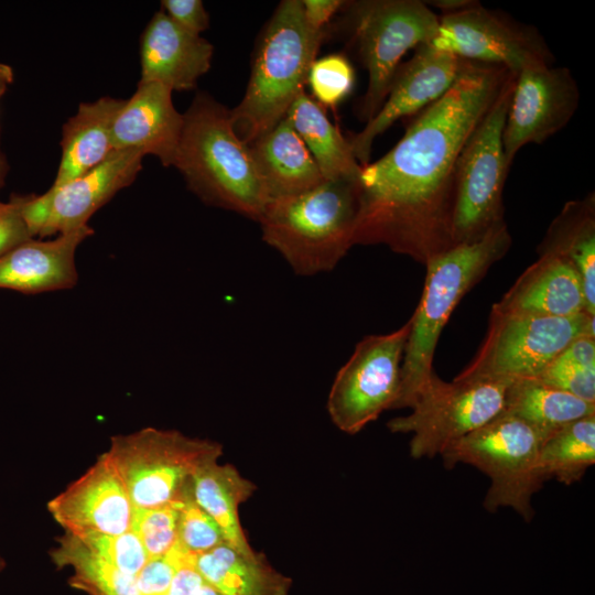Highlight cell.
<instances>
[{"mask_svg": "<svg viewBox=\"0 0 595 595\" xmlns=\"http://www.w3.org/2000/svg\"><path fill=\"white\" fill-rule=\"evenodd\" d=\"M511 74L466 61L454 85L420 112L399 142L361 166L354 245L383 244L424 261L452 247L459 153Z\"/></svg>", "mask_w": 595, "mask_h": 595, "instance_id": "cell-1", "label": "cell"}, {"mask_svg": "<svg viewBox=\"0 0 595 595\" xmlns=\"http://www.w3.org/2000/svg\"><path fill=\"white\" fill-rule=\"evenodd\" d=\"M183 118L173 166L188 188L208 205L258 221L269 197L249 145L234 130L229 110L199 93Z\"/></svg>", "mask_w": 595, "mask_h": 595, "instance_id": "cell-2", "label": "cell"}, {"mask_svg": "<svg viewBox=\"0 0 595 595\" xmlns=\"http://www.w3.org/2000/svg\"><path fill=\"white\" fill-rule=\"evenodd\" d=\"M511 237L501 224L473 242L454 245L431 256L421 301L410 318L400 372V387L392 409L411 408L435 376L433 357L444 325L462 298L509 249Z\"/></svg>", "mask_w": 595, "mask_h": 595, "instance_id": "cell-3", "label": "cell"}, {"mask_svg": "<svg viewBox=\"0 0 595 595\" xmlns=\"http://www.w3.org/2000/svg\"><path fill=\"white\" fill-rule=\"evenodd\" d=\"M326 30L311 28L301 0H283L266 25L244 98L229 110L236 134L250 144L271 130L304 90Z\"/></svg>", "mask_w": 595, "mask_h": 595, "instance_id": "cell-4", "label": "cell"}, {"mask_svg": "<svg viewBox=\"0 0 595 595\" xmlns=\"http://www.w3.org/2000/svg\"><path fill=\"white\" fill-rule=\"evenodd\" d=\"M358 181L325 180L299 195L270 201L258 220L262 239L296 274L333 270L354 245Z\"/></svg>", "mask_w": 595, "mask_h": 595, "instance_id": "cell-5", "label": "cell"}, {"mask_svg": "<svg viewBox=\"0 0 595 595\" xmlns=\"http://www.w3.org/2000/svg\"><path fill=\"white\" fill-rule=\"evenodd\" d=\"M543 442L531 425L501 412L451 445L441 457L447 468L468 464L489 477L486 510L511 508L529 522L534 515L532 497L545 483L539 466Z\"/></svg>", "mask_w": 595, "mask_h": 595, "instance_id": "cell-6", "label": "cell"}, {"mask_svg": "<svg viewBox=\"0 0 595 595\" xmlns=\"http://www.w3.org/2000/svg\"><path fill=\"white\" fill-rule=\"evenodd\" d=\"M221 454L217 442L152 426L113 435L105 452L132 508L140 509L181 499L194 474Z\"/></svg>", "mask_w": 595, "mask_h": 595, "instance_id": "cell-7", "label": "cell"}, {"mask_svg": "<svg viewBox=\"0 0 595 595\" xmlns=\"http://www.w3.org/2000/svg\"><path fill=\"white\" fill-rule=\"evenodd\" d=\"M516 75L508 77L459 153L450 221L452 246L476 241L505 223L502 193L510 165L504 152L502 130Z\"/></svg>", "mask_w": 595, "mask_h": 595, "instance_id": "cell-8", "label": "cell"}, {"mask_svg": "<svg viewBox=\"0 0 595 595\" xmlns=\"http://www.w3.org/2000/svg\"><path fill=\"white\" fill-rule=\"evenodd\" d=\"M348 13L358 57L368 73L359 106V118L368 122L385 102L401 58L435 37L439 15L420 0L354 1Z\"/></svg>", "mask_w": 595, "mask_h": 595, "instance_id": "cell-9", "label": "cell"}, {"mask_svg": "<svg viewBox=\"0 0 595 595\" xmlns=\"http://www.w3.org/2000/svg\"><path fill=\"white\" fill-rule=\"evenodd\" d=\"M512 381L454 378L445 382L435 375L416 397L411 412L390 420L387 426L393 433L412 434L413 458H433L499 415Z\"/></svg>", "mask_w": 595, "mask_h": 595, "instance_id": "cell-10", "label": "cell"}, {"mask_svg": "<svg viewBox=\"0 0 595 595\" xmlns=\"http://www.w3.org/2000/svg\"><path fill=\"white\" fill-rule=\"evenodd\" d=\"M594 317L588 313L555 317L491 312L483 345L455 379L537 378L575 338L595 337Z\"/></svg>", "mask_w": 595, "mask_h": 595, "instance_id": "cell-11", "label": "cell"}, {"mask_svg": "<svg viewBox=\"0 0 595 595\" xmlns=\"http://www.w3.org/2000/svg\"><path fill=\"white\" fill-rule=\"evenodd\" d=\"M409 320L397 331L364 337L338 370L327 399L332 422L343 432L356 434L392 409L400 387V372Z\"/></svg>", "mask_w": 595, "mask_h": 595, "instance_id": "cell-12", "label": "cell"}, {"mask_svg": "<svg viewBox=\"0 0 595 595\" xmlns=\"http://www.w3.org/2000/svg\"><path fill=\"white\" fill-rule=\"evenodd\" d=\"M429 44L462 60L501 66L515 74L553 63V55L536 29L482 3L440 15L437 33Z\"/></svg>", "mask_w": 595, "mask_h": 595, "instance_id": "cell-13", "label": "cell"}, {"mask_svg": "<svg viewBox=\"0 0 595 595\" xmlns=\"http://www.w3.org/2000/svg\"><path fill=\"white\" fill-rule=\"evenodd\" d=\"M143 158L137 150H115L102 163L57 190L30 195L23 215L32 235L46 237L87 226L99 208L133 183Z\"/></svg>", "mask_w": 595, "mask_h": 595, "instance_id": "cell-14", "label": "cell"}, {"mask_svg": "<svg viewBox=\"0 0 595 595\" xmlns=\"http://www.w3.org/2000/svg\"><path fill=\"white\" fill-rule=\"evenodd\" d=\"M578 102V86L566 67L547 66L518 73L502 130L508 164L511 166L526 144L543 143L563 129Z\"/></svg>", "mask_w": 595, "mask_h": 595, "instance_id": "cell-15", "label": "cell"}, {"mask_svg": "<svg viewBox=\"0 0 595 595\" xmlns=\"http://www.w3.org/2000/svg\"><path fill=\"white\" fill-rule=\"evenodd\" d=\"M466 61L430 44L415 48L400 64L385 102L364 129L348 139L357 162L369 163L375 139L397 120L413 115L440 99L457 80Z\"/></svg>", "mask_w": 595, "mask_h": 595, "instance_id": "cell-16", "label": "cell"}, {"mask_svg": "<svg viewBox=\"0 0 595 595\" xmlns=\"http://www.w3.org/2000/svg\"><path fill=\"white\" fill-rule=\"evenodd\" d=\"M132 509L127 490L105 453L47 502L52 518L71 533L127 532L131 530Z\"/></svg>", "mask_w": 595, "mask_h": 595, "instance_id": "cell-17", "label": "cell"}, {"mask_svg": "<svg viewBox=\"0 0 595 595\" xmlns=\"http://www.w3.org/2000/svg\"><path fill=\"white\" fill-rule=\"evenodd\" d=\"M172 93L159 83L139 80L113 120V150H137L173 166L184 118L174 107Z\"/></svg>", "mask_w": 595, "mask_h": 595, "instance_id": "cell-18", "label": "cell"}, {"mask_svg": "<svg viewBox=\"0 0 595 595\" xmlns=\"http://www.w3.org/2000/svg\"><path fill=\"white\" fill-rule=\"evenodd\" d=\"M213 53L206 39L158 11L140 37V80L159 83L172 91L194 89L210 68Z\"/></svg>", "mask_w": 595, "mask_h": 595, "instance_id": "cell-19", "label": "cell"}, {"mask_svg": "<svg viewBox=\"0 0 595 595\" xmlns=\"http://www.w3.org/2000/svg\"><path fill=\"white\" fill-rule=\"evenodd\" d=\"M491 312L555 317L587 313L576 269L554 252H540V258L493 305Z\"/></svg>", "mask_w": 595, "mask_h": 595, "instance_id": "cell-20", "label": "cell"}, {"mask_svg": "<svg viewBox=\"0 0 595 595\" xmlns=\"http://www.w3.org/2000/svg\"><path fill=\"white\" fill-rule=\"evenodd\" d=\"M93 234L87 225L51 240L31 239L18 246L0 258V289L35 294L75 286L76 250Z\"/></svg>", "mask_w": 595, "mask_h": 595, "instance_id": "cell-21", "label": "cell"}, {"mask_svg": "<svg viewBox=\"0 0 595 595\" xmlns=\"http://www.w3.org/2000/svg\"><path fill=\"white\" fill-rule=\"evenodd\" d=\"M249 148L269 202L299 195L325 181L305 143L285 117Z\"/></svg>", "mask_w": 595, "mask_h": 595, "instance_id": "cell-22", "label": "cell"}, {"mask_svg": "<svg viewBox=\"0 0 595 595\" xmlns=\"http://www.w3.org/2000/svg\"><path fill=\"white\" fill-rule=\"evenodd\" d=\"M125 99L101 97L80 102L77 111L62 128V156L54 182L55 191L102 163L115 150L113 120Z\"/></svg>", "mask_w": 595, "mask_h": 595, "instance_id": "cell-23", "label": "cell"}, {"mask_svg": "<svg viewBox=\"0 0 595 595\" xmlns=\"http://www.w3.org/2000/svg\"><path fill=\"white\" fill-rule=\"evenodd\" d=\"M192 496L218 524L226 544L234 550L251 555L250 547L239 520V506L255 493L256 486L229 464L210 462L192 477Z\"/></svg>", "mask_w": 595, "mask_h": 595, "instance_id": "cell-24", "label": "cell"}, {"mask_svg": "<svg viewBox=\"0 0 595 595\" xmlns=\"http://www.w3.org/2000/svg\"><path fill=\"white\" fill-rule=\"evenodd\" d=\"M196 566L221 595H288L292 584L262 553L246 555L226 543L199 554Z\"/></svg>", "mask_w": 595, "mask_h": 595, "instance_id": "cell-25", "label": "cell"}, {"mask_svg": "<svg viewBox=\"0 0 595 595\" xmlns=\"http://www.w3.org/2000/svg\"><path fill=\"white\" fill-rule=\"evenodd\" d=\"M285 118L301 137L326 181H358L361 165L350 143L327 118L318 102L301 91Z\"/></svg>", "mask_w": 595, "mask_h": 595, "instance_id": "cell-26", "label": "cell"}, {"mask_svg": "<svg viewBox=\"0 0 595 595\" xmlns=\"http://www.w3.org/2000/svg\"><path fill=\"white\" fill-rule=\"evenodd\" d=\"M540 252H554L576 269L586 312L595 315V199L589 194L567 202L550 225Z\"/></svg>", "mask_w": 595, "mask_h": 595, "instance_id": "cell-27", "label": "cell"}, {"mask_svg": "<svg viewBox=\"0 0 595 595\" xmlns=\"http://www.w3.org/2000/svg\"><path fill=\"white\" fill-rule=\"evenodd\" d=\"M502 412L528 423L545 441L565 425L595 414V403L527 378L510 383Z\"/></svg>", "mask_w": 595, "mask_h": 595, "instance_id": "cell-28", "label": "cell"}, {"mask_svg": "<svg viewBox=\"0 0 595 595\" xmlns=\"http://www.w3.org/2000/svg\"><path fill=\"white\" fill-rule=\"evenodd\" d=\"M50 555L60 567L73 571L68 583L88 595H140L136 576L119 571L116 566L89 551L72 533L64 531Z\"/></svg>", "mask_w": 595, "mask_h": 595, "instance_id": "cell-29", "label": "cell"}, {"mask_svg": "<svg viewBox=\"0 0 595 595\" xmlns=\"http://www.w3.org/2000/svg\"><path fill=\"white\" fill-rule=\"evenodd\" d=\"M595 463V414L574 421L548 437L539 455L544 482L554 478L570 486Z\"/></svg>", "mask_w": 595, "mask_h": 595, "instance_id": "cell-30", "label": "cell"}, {"mask_svg": "<svg viewBox=\"0 0 595 595\" xmlns=\"http://www.w3.org/2000/svg\"><path fill=\"white\" fill-rule=\"evenodd\" d=\"M181 500L153 508L132 509L131 530L141 540L149 559L165 556L177 541Z\"/></svg>", "mask_w": 595, "mask_h": 595, "instance_id": "cell-31", "label": "cell"}, {"mask_svg": "<svg viewBox=\"0 0 595 595\" xmlns=\"http://www.w3.org/2000/svg\"><path fill=\"white\" fill-rule=\"evenodd\" d=\"M72 534L89 551L128 575L137 576L149 560L141 540L132 530L119 534L99 532Z\"/></svg>", "mask_w": 595, "mask_h": 595, "instance_id": "cell-32", "label": "cell"}, {"mask_svg": "<svg viewBox=\"0 0 595 595\" xmlns=\"http://www.w3.org/2000/svg\"><path fill=\"white\" fill-rule=\"evenodd\" d=\"M354 82L349 61L342 54H329L313 62L306 83L318 104L333 107L351 91Z\"/></svg>", "mask_w": 595, "mask_h": 595, "instance_id": "cell-33", "label": "cell"}, {"mask_svg": "<svg viewBox=\"0 0 595 595\" xmlns=\"http://www.w3.org/2000/svg\"><path fill=\"white\" fill-rule=\"evenodd\" d=\"M177 541L197 555L226 543L218 524L194 500L191 485L181 500Z\"/></svg>", "mask_w": 595, "mask_h": 595, "instance_id": "cell-34", "label": "cell"}, {"mask_svg": "<svg viewBox=\"0 0 595 595\" xmlns=\"http://www.w3.org/2000/svg\"><path fill=\"white\" fill-rule=\"evenodd\" d=\"M534 379L582 400L595 403V370L555 358Z\"/></svg>", "mask_w": 595, "mask_h": 595, "instance_id": "cell-35", "label": "cell"}, {"mask_svg": "<svg viewBox=\"0 0 595 595\" xmlns=\"http://www.w3.org/2000/svg\"><path fill=\"white\" fill-rule=\"evenodd\" d=\"M29 196L13 195L8 202L0 201V258L34 237L23 215Z\"/></svg>", "mask_w": 595, "mask_h": 595, "instance_id": "cell-36", "label": "cell"}, {"mask_svg": "<svg viewBox=\"0 0 595 595\" xmlns=\"http://www.w3.org/2000/svg\"><path fill=\"white\" fill-rule=\"evenodd\" d=\"M162 11L182 29L201 35L209 26V17L201 0H163Z\"/></svg>", "mask_w": 595, "mask_h": 595, "instance_id": "cell-37", "label": "cell"}, {"mask_svg": "<svg viewBox=\"0 0 595 595\" xmlns=\"http://www.w3.org/2000/svg\"><path fill=\"white\" fill-rule=\"evenodd\" d=\"M173 575L174 569L165 556L149 559L136 576L139 594L167 595Z\"/></svg>", "mask_w": 595, "mask_h": 595, "instance_id": "cell-38", "label": "cell"}, {"mask_svg": "<svg viewBox=\"0 0 595 595\" xmlns=\"http://www.w3.org/2000/svg\"><path fill=\"white\" fill-rule=\"evenodd\" d=\"M563 361L595 370V337L580 336L556 357Z\"/></svg>", "mask_w": 595, "mask_h": 595, "instance_id": "cell-39", "label": "cell"}, {"mask_svg": "<svg viewBox=\"0 0 595 595\" xmlns=\"http://www.w3.org/2000/svg\"><path fill=\"white\" fill-rule=\"evenodd\" d=\"M304 18L315 30H325L331 18L346 3L342 0H301Z\"/></svg>", "mask_w": 595, "mask_h": 595, "instance_id": "cell-40", "label": "cell"}, {"mask_svg": "<svg viewBox=\"0 0 595 595\" xmlns=\"http://www.w3.org/2000/svg\"><path fill=\"white\" fill-rule=\"evenodd\" d=\"M424 3L429 8L430 7L437 8L442 12L441 15L462 12L464 10H467V9H470L480 4V2L476 0H431V1H424Z\"/></svg>", "mask_w": 595, "mask_h": 595, "instance_id": "cell-41", "label": "cell"}, {"mask_svg": "<svg viewBox=\"0 0 595 595\" xmlns=\"http://www.w3.org/2000/svg\"><path fill=\"white\" fill-rule=\"evenodd\" d=\"M13 68L8 64L0 63V99L6 94L9 86L13 83Z\"/></svg>", "mask_w": 595, "mask_h": 595, "instance_id": "cell-42", "label": "cell"}, {"mask_svg": "<svg viewBox=\"0 0 595 595\" xmlns=\"http://www.w3.org/2000/svg\"><path fill=\"white\" fill-rule=\"evenodd\" d=\"M8 170H9V165H8L6 155L3 154L0 148V190L4 185Z\"/></svg>", "mask_w": 595, "mask_h": 595, "instance_id": "cell-43", "label": "cell"}, {"mask_svg": "<svg viewBox=\"0 0 595 595\" xmlns=\"http://www.w3.org/2000/svg\"><path fill=\"white\" fill-rule=\"evenodd\" d=\"M193 595H221V594L218 593L210 585L204 582V584L198 589H196Z\"/></svg>", "mask_w": 595, "mask_h": 595, "instance_id": "cell-44", "label": "cell"}, {"mask_svg": "<svg viewBox=\"0 0 595 595\" xmlns=\"http://www.w3.org/2000/svg\"><path fill=\"white\" fill-rule=\"evenodd\" d=\"M6 567V561L0 554V572Z\"/></svg>", "mask_w": 595, "mask_h": 595, "instance_id": "cell-45", "label": "cell"}, {"mask_svg": "<svg viewBox=\"0 0 595 595\" xmlns=\"http://www.w3.org/2000/svg\"><path fill=\"white\" fill-rule=\"evenodd\" d=\"M169 595V594H167Z\"/></svg>", "mask_w": 595, "mask_h": 595, "instance_id": "cell-46", "label": "cell"}]
</instances>
